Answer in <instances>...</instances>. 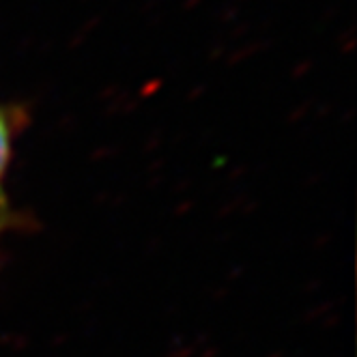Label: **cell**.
<instances>
[{"label":"cell","mask_w":357,"mask_h":357,"mask_svg":"<svg viewBox=\"0 0 357 357\" xmlns=\"http://www.w3.org/2000/svg\"><path fill=\"white\" fill-rule=\"evenodd\" d=\"M11 222H13V213H11V207L5 198L3 188H0V237H3V233L11 226Z\"/></svg>","instance_id":"cell-2"},{"label":"cell","mask_w":357,"mask_h":357,"mask_svg":"<svg viewBox=\"0 0 357 357\" xmlns=\"http://www.w3.org/2000/svg\"><path fill=\"white\" fill-rule=\"evenodd\" d=\"M13 123L15 121H13L11 110L0 106V188H3V176H5L11 155H13V138H15Z\"/></svg>","instance_id":"cell-1"}]
</instances>
